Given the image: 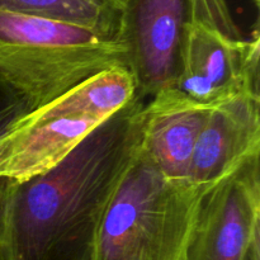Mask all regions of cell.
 Returning <instances> with one entry per match:
<instances>
[{"mask_svg":"<svg viewBox=\"0 0 260 260\" xmlns=\"http://www.w3.org/2000/svg\"><path fill=\"white\" fill-rule=\"evenodd\" d=\"M145 101L131 103L55 169L8 190L0 260H93L106 211L141 136Z\"/></svg>","mask_w":260,"mask_h":260,"instance_id":"obj_1","label":"cell"},{"mask_svg":"<svg viewBox=\"0 0 260 260\" xmlns=\"http://www.w3.org/2000/svg\"><path fill=\"white\" fill-rule=\"evenodd\" d=\"M112 68L127 69L116 37L74 23L0 12V86L20 96L29 111Z\"/></svg>","mask_w":260,"mask_h":260,"instance_id":"obj_2","label":"cell"},{"mask_svg":"<svg viewBox=\"0 0 260 260\" xmlns=\"http://www.w3.org/2000/svg\"><path fill=\"white\" fill-rule=\"evenodd\" d=\"M208 187L168 179L137 146L102 221L93 260H183Z\"/></svg>","mask_w":260,"mask_h":260,"instance_id":"obj_3","label":"cell"},{"mask_svg":"<svg viewBox=\"0 0 260 260\" xmlns=\"http://www.w3.org/2000/svg\"><path fill=\"white\" fill-rule=\"evenodd\" d=\"M117 40L137 96L152 98L174 88L188 29L197 19L230 12L226 0H118Z\"/></svg>","mask_w":260,"mask_h":260,"instance_id":"obj_4","label":"cell"},{"mask_svg":"<svg viewBox=\"0 0 260 260\" xmlns=\"http://www.w3.org/2000/svg\"><path fill=\"white\" fill-rule=\"evenodd\" d=\"M258 27L246 38L233 15L197 19L189 27L174 89L212 109L243 93H259Z\"/></svg>","mask_w":260,"mask_h":260,"instance_id":"obj_5","label":"cell"},{"mask_svg":"<svg viewBox=\"0 0 260 260\" xmlns=\"http://www.w3.org/2000/svg\"><path fill=\"white\" fill-rule=\"evenodd\" d=\"M183 260H260V155L208 187Z\"/></svg>","mask_w":260,"mask_h":260,"instance_id":"obj_6","label":"cell"},{"mask_svg":"<svg viewBox=\"0 0 260 260\" xmlns=\"http://www.w3.org/2000/svg\"><path fill=\"white\" fill-rule=\"evenodd\" d=\"M260 155V93H243L210 111L198 136L188 180L211 185Z\"/></svg>","mask_w":260,"mask_h":260,"instance_id":"obj_7","label":"cell"},{"mask_svg":"<svg viewBox=\"0 0 260 260\" xmlns=\"http://www.w3.org/2000/svg\"><path fill=\"white\" fill-rule=\"evenodd\" d=\"M210 109L196 106L177 89L160 91L141 111L139 147L172 180H188L196 142Z\"/></svg>","mask_w":260,"mask_h":260,"instance_id":"obj_8","label":"cell"},{"mask_svg":"<svg viewBox=\"0 0 260 260\" xmlns=\"http://www.w3.org/2000/svg\"><path fill=\"white\" fill-rule=\"evenodd\" d=\"M106 121L80 116L8 127L0 135V179L22 184L51 172Z\"/></svg>","mask_w":260,"mask_h":260,"instance_id":"obj_9","label":"cell"},{"mask_svg":"<svg viewBox=\"0 0 260 260\" xmlns=\"http://www.w3.org/2000/svg\"><path fill=\"white\" fill-rule=\"evenodd\" d=\"M137 96L134 76L126 68L101 71L63 91L48 103L27 112L9 127L22 128L70 117L111 118Z\"/></svg>","mask_w":260,"mask_h":260,"instance_id":"obj_10","label":"cell"},{"mask_svg":"<svg viewBox=\"0 0 260 260\" xmlns=\"http://www.w3.org/2000/svg\"><path fill=\"white\" fill-rule=\"evenodd\" d=\"M0 12L35 15L93 28L117 38L118 17L88 0H0Z\"/></svg>","mask_w":260,"mask_h":260,"instance_id":"obj_11","label":"cell"},{"mask_svg":"<svg viewBox=\"0 0 260 260\" xmlns=\"http://www.w3.org/2000/svg\"><path fill=\"white\" fill-rule=\"evenodd\" d=\"M29 112L27 103L17 94L12 93L8 89L0 86V135L19 117ZM12 182L5 179H0V230L4 217L5 202H7L8 190H9Z\"/></svg>","mask_w":260,"mask_h":260,"instance_id":"obj_12","label":"cell"},{"mask_svg":"<svg viewBox=\"0 0 260 260\" xmlns=\"http://www.w3.org/2000/svg\"><path fill=\"white\" fill-rule=\"evenodd\" d=\"M95 7L101 8L104 12L119 18V2L118 0H88Z\"/></svg>","mask_w":260,"mask_h":260,"instance_id":"obj_13","label":"cell"}]
</instances>
